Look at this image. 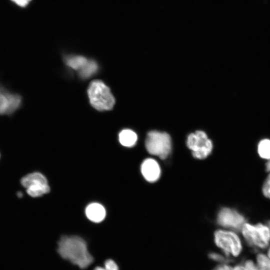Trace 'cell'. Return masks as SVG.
<instances>
[{"instance_id":"9","label":"cell","mask_w":270,"mask_h":270,"mask_svg":"<svg viewBox=\"0 0 270 270\" xmlns=\"http://www.w3.org/2000/svg\"><path fill=\"white\" fill-rule=\"evenodd\" d=\"M217 222L219 225L234 230H240L246 222L244 216L235 210L223 208L219 212Z\"/></svg>"},{"instance_id":"16","label":"cell","mask_w":270,"mask_h":270,"mask_svg":"<svg viewBox=\"0 0 270 270\" xmlns=\"http://www.w3.org/2000/svg\"><path fill=\"white\" fill-rule=\"evenodd\" d=\"M256 263L260 270H270V258L267 254L261 252L258 254Z\"/></svg>"},{"instance_id":"22","label":"cell","mask_w":270,"mask_h":270,"mask_svg":"<svg viewBox=\"0 0 270 270\" xmlns=\"http://www.w3.org/2000/svg\"><path fill=\"white\" fill-rule=\"evenodd\" d=\"M20 6H25L31 0H12Z\"/></svg>"},{"instance_id":"10","label":"cell","mask_w":270,"mask_h":270,"mask_svg":"<svg viewBox=\"0 0 270 270\" xmlns=\"http://www.w3.org/2000/svg\"><path fill=\"white\" fill-rule=\"evenodd\" d=\"M140 170L146 180L150 182H156L160 176L161 170L158 163L152 158H146L143 161Z\"/></svg>"},{"instance_id":"13","label":"cell","mask_w":270,"mask_h":270,"mask_svg":"<svg viewBox=\"0 0 270 270\" xmlns=\"http://www.w3.org/2000/svg\"><path fill=\"white\" fill-rule=\"evenodd\" d=\"M88 60L82 56H69L65 58L66 64L74 70L79 71L88 62Z\"/></svg>"},{"instance_id":"24","label":"cell","mask_w":270,"mask_h":270,"mask_svg":"<svg viewBox=\"0 0 270 270\" xmlns=\"http://www.w3.org/2000/svg\"><path fill=\"white\" fill-rule=\"evenodd\" d=\"M17 196L19 197V198H21L22 197V194L21 192H18L17 194Z\"/></svg>"},{"instance_id":"12","label":"cell","mask_w":270,"mask_h":270,"mask_svg":"<svg viewBox=\"0 0 270 270\" xmlns=\"http://www.w3.org/2000/svg\"><path fill=\"white\" fill-rule=\"evenodd\" d=\"M118 138L122 145L126 147H132L136 144L138 136L133 130L126 129L120 132Z\"/></svg>"},{"instance_id":"25","label":"cell","mask_w":270,"mask_h":270,"mask_svg":"<svg viewBox=\"0 0 270 270\" xmlns=\"http://www.w3.org/2000/svg\"><path fill=\"white\" fill-rule=\"evenodd\" d=\"M267 256L270 258V246H269L268 250Z\"/></svg>"},{"instance_id":"15","label":"cell","mask_w":270,"mask_h":270,"mask_svg":"<svg viewBox=\"0 0 270 270\" xmlns=\"http://www.w3.org/2000/svg\"><path fill=\"white\" fill-rule=\"evenodd\" d=\"M98 65L93 60H88L84 66L78 71L79 75L82 78H88L96 72Z\"/></svg>"},{"instance_id":"19","label":"cell","mask_w":270,"mask_h":270,"mask_svg":"<svg viewBox=\"0 0 270 270\" xmlns=\"http://www.w3.org/2000/svg\"><path fill=\"white\" fill-rule=\"evenodd\" d=\"M212 270H244L242 264L234 266L230 263L218 264Z\"/></svg>"},{"instance_id":"21","label":"cell","mask_w":270,"mask_h":270,"mask_svg":"<svg viewBox=\"0 0 270 270\" xmlns=\"http://www.w3.org/2000/svg\"><path fill=\"white\" fill-rule=\"evenodd\" d=\"M244 270H260L252 260H247L242 264Z\"/></svg>"},{"instance_id":"14","label":"cell","mask_w":270,"mask_h":270,"mask_svg":"<svg viewBox=\"0 0 270 270\" xmlns=\"http://www.w3.org/2000/svg\"><path fill=\"white\" fill-rule=\"evenodd\" d=\"M258 152L262 159L268 161L270 160V140H261L258 146Z\"/></svg>"},{"instance_id":"7","label":"cell","mask_w":270,"mask_h":270,"mask_svg":"<svg viewBox=\"0 0 270 270\" xmlns=\"http://www.w3.org/2000/svg\"><path fill=\"white\" fill-rule=\"evenodd\" d=\"M186 145L196 158L204 159L212 152V143L205 132L197 130L190 134L186 140Z\"/></svg>"},{"instance_id":"11","label":"cell","mask_w":270,"mask_h":270,"mask_svg":"<svg viewBox=\"0 0 270 270\" xmlns=\"http://www.w3.org/2000/svg\"><path fill=\"white\" fill-rule=\"evenodd\" d=\"M85 212L87 218L94 222H100L103 220L106 214L104 208L96 202L89 204Z\"/></svg>"},{"instance_id":"20","label":"cell","mask_w":270,"mask_h":270,"mask_svg":"<svg viewBox=\"0 0 270 270\" xmlns=\"http://www.w3.org/2000/svg\"><path fill=\"white\" fill-rule=\"evenodd\" d=\"M265 179L262 186V192L264 196L270 200V172Z\"/></svg>"},{"instance_id":"23","label":"cell","mask_w":270,"mask_h":270,"mask_svg":"<svg viewBox=\"0 0 270 270\" xmlns=\"http://www.w3.org/2000/svg\"><path fill=\"white\" fill-rule=\"evenodd\" d=\"M266 170L268 172H270V160H268L266 164Z\"/></svg>"},{"instance_id":"5","label":"cell","mask_w":270,"mask_h":270,"mask_svg":"<svg viewBox=\"0 0 270 270\" xmlns=\"http://www.w3.org/2000/svg\"><path fill=\"white\" fill-rule=\"evenodd\" d=\"M145 145L150 154L156 156L162 160L168 158L172 150L170 135L157 130H152L148 134Z\"/></svg>"},{"instance_id":"4","label":"cell","mask_w":270,"mask_h":270,"mask_svg":"<svg viewBox=\"0 0 270 270\" xmlns=\"http://www.w3.org/2000/svg\"><path fill=\"white\" fill-rule=\"evenodd\" d=\"M216 246L226 256L232 258L240 255L242 244L239 236L232 230H218L214 234Z\"/></svg>"},{"instance_id":"18","label":"cell","mask_w":270,"mask_h":270,"mask_svg":"<svg viewBox=\"0 0 270 270\" xmlns=\"http://www.w3.org/2000/svg\"><path fill=\"white\" fill-rule=\"evenodd\" d=\"M94 270H119V268L113 260L108 259L104 262V266H96Z\"/></svg>"},{"instance_id":"3","label":"cell","mask_w":270,"mask_h":270,"mask_svg":"<svg viewBox=\"0 0 270 270\" xmlns=\"http://www.w3.org/2000/svg\"><path fill=\"white\" fill-rule=\"evenodd\" d=\"M88 94L91 105L98 110L112 108L115 99L110 88L100 80L92 81L88 88Z\"/></svg>"},{"instance_id":"1","label":"cell","mask_w":270,"mask_h":270,"mask_svg":"<svg viewBox=\"0 0 270 270\" xmlns=\"http://www.w3.org/2000/svg\"><path fill=\"white\" fill-rule=\"evenodd\" d=\"M57 250L63 259L82 269L87 268L94 261L86 241L78 236L61 237L58 242Z\"/></svg>"},{"instance_id":"6","label":"cell","mask_w":270,"mask_h":270,"mask_svg":"<svg viewBox=\"0 0 270 270\" xmlns=\"http://www.w3.org/2000/svg\"><path fill=\"white\" fill-rule=\"evenodd\" d=\"M24 105V98L0 82V116H12Z\"/></svg>"},{"instance_id":"2","label":"cell","mask_w":270,"mask_h":270,"mask_svg":"<svg viewBox=\"0 0 270 270\" xmlns=\"http://www.w3.org/2000/svg\"><path fill=\"white\" fill-rule=\"evenodd\" d=\"M240 231L246 243L255 249H264L270 244V228L266 224L245 222Z\"/></svg>"},{"instance_id":"8","label":"cell","mask_w":270,"mask_h":270,"mask_svg":"<svg viewBox=\"0 0 270 270\" xmlns=\"http://www.w3.org/2000/svg\"><path fill=\"white\" fill-rule=\"evenodd\" d=\"M21 184L26 193L33 198L40 197L50 192V188L46 176L39 172H34L23 176Z\"/></svg>"},{"instance_id":"17","label":"cell","mask_w":270,"mask_h":270,"mask_svg":"<svg viewBox=\"0 0 270 270\" xmlns=\"http://www.w3.org/2000/svg\"><path fill=\"white\" fill-rule=\"evenodd\" d=\"M208 258L218 263V264L230 263L231 258L226 256L223 252H211L208 255Z\"/></svg>"}]
</instances>
